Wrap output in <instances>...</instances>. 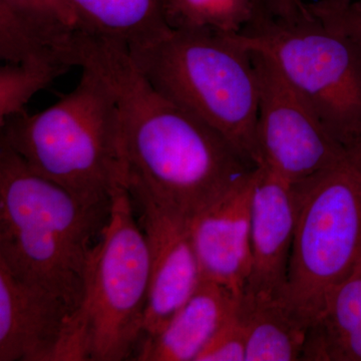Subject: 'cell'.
<instances>
[{"label": "cell", "instance_id": "6", "mask_svg": "<svg viewBox=\"0 0 361 361\" xmlns=\"http://www.w3.org/2000/svg\"><path fill=\"white\" fill-rule=\"evenodd\" d=\"M295 185L298 217L279 299L310 329L361 260V164L349 158Z\"/></svg>", "mask_w": 361, "mask_h": 361}, {"label": "cell", "instance_id": "15", "mask_svg": "<svg viewBox=\"0 0 361 361\" xmlns=\"http://www.w3.org/2000/svg\"><path fill=\"white\" fill-rule=\"evenodd\" d=\"M302 360L361 361V260L308 329Z\"/></svg>", "mask_w": 361, "mask_h": 361}, {"label": "cell", "instance_id": "21", "mask_svg": "<svg viewBox=\"0 0 361 361\" xmlns=\"http://www.w3.org/2000/svg\"><path fill=\"white\" fill-rule=\"evenodd\" d=\"M0 6L40 23L78 27L68 0H0Z\"/></svg>", "mask_w": 361, "mask_h": 361}, {"label": "cell", "instance_id": "22", "mask_svg": "<svg viewBox=\"0 0 361 361\" xmlns=\"http://www.w3.org/2000/svg\"><path fill=\"white\" fill-rule=\"evenodd\" d=\"M263 6L273 16L291 18L302 11L305 4L302 0H263Z\"/></svg>", "mask_w": 361, "mask_h": 361}, {"label": "cell", "instance_id": "3", "mask_svg": "<svg viewBox=\"0 0 361 361\" xmlns=\"http://www.w3.org/2000/svg\"><path fill=\"white\" fill-rule=\"evenodd\" d=\"M82 70L77 87L47 110L1 123L0 144L80 198L110 200L127 180L120 106L104 78Z\"/></svg>", "mask_w": 361, "mask_h": 361}, {"label": "cell", "instance_id": "5", "mask_svg": "<svg viewBox=\"0 0 361 361\" xmlns=\"http://www.w3.org/2000/svg\"><path fill=\"white\" fill-rule=\"evenodd\" d=\"M269 59L310 104L336 141L361 164V44L324 23L307 4L296 16H273L262 6L238 35Z\"/></svg>", "mask_w": 361, "mask_h": 361}, {"label": "cell", "instance_id": "11", "mask_svg": "<svg viewBox=\"0 0 361 361\" xmlns=\"http://www.w3.org/2000/svg\"><path fill=\"white\" fill-rule=\"evenodd\" d=\"M298 210L296 185L258 166L252 197L250 271L243 294L280 298Z\"/></svg>", "mask_w": 361, "mask_h": 361}, {"label": "cell", "instance_id": "19", "mask_svg": "<svg viewBox=\"0 0 361 361\" xmlns=\"http://www.w3.org/2000/svg\"><path fill=\"white\" fill-rule=\"evenodd\" d=\"M246 324L238 303L196 361H246Z\"/></svg>", "mask_w": 361, "mask_h": 361}, {"label": "cell", "instance_id": "18", "mask_svg": "<svg viewBox=\"0 0 361 361\" xmlns=\"http://www.w3.org/2000/svg\"><path fill=\"white\" fill-rule=\"evenodd\" d=\"M68 70V66L49 59L4 63L0 68V125L25 113L30 99Z\"/></svg>", "mask_w": 361, "mask_h": 361}, {"label": "cell", "instance_id": "2", "mask_svg": "<svg viewBox=\"0 0 361 361\" xmlns=\"http://www.w3.org/2000/svg\"><path fill=\"white\" fill-rule=\"evenodd\" d=\"M110 200L80 198L0 144V264L82 308L90 259Z\"/></svg>", "mask_w": 361, "mask_h": 361}, {"label": "cell", "instance_id": "4", "mask_svg": "<svg viewBox=\"0 0 361 361\" xmlns=\"http://www.w3.org/2000/svg\"><path fill=\"white\" fill-rule=\"evenodd\" d=\"M128 51L159 92L260 165L259 84L249 49L232 35L170 28L159 39Z\"/></svg>", "mask_w": 361, "mask_h": 361}, {"label": "cell", "instance_id": "17", "mask_svg": "<svg viewBox=\"0 0 361 361\" xmlns=\"http://www.w3.org/2000/svg\"><path fill=\"white\" fill-rule=\"evenodd\" d=\"M262 6L263 0H166L165 16L172 30L238 35Z\"/></svg>", "mask_w": 361, "mask_h": 361}, {"label": "cell", "instance_id": "10", "mask_svg": "<svg viewBox=\"0 0 361 361\" xmlns=\"http://www.w3.org/2000/svg\"><path fill=\"white\" fill-rule=\"evenodd\" d=\"M130 194L146 236L151 261L142 342L157 336L166 326L203 278L190 236L189 222L163 210L146 197Z\"/></svg>", "mask_w": 361, "mask_h": 361}, {"label": "cell", "instance_id": "14", "mask_svg": "<svg viewBox=\"0 0 361 361\" xmlns=\"http://www.w3.org/2000/svg\"><path fill=\"white\" fill-rule=\"evenodd\" d=\"M80 32L127 49L153 42L170 30L166 0H68Z\"/></svg>", "mask_w": 361, "mask_h": 361}, {"label": "cell", "instance_id": "1", "mask_svg": "<svg viewBox=\"0 0 361 361\" xmlns=\"http://www.w3.org/2000/svg\"><path fill=\"white\" fill-rule=\"evenodd\" d=\"M80 68L96 71L115 92L132 193L190 222L257 168L217 130L149 84L127 47L87 35Z\"/></svg>", "mask_w": 361, "mask_h": 361}, {"label": "cell", "instance_id": "20", "mask_svg": "<svg viewBox=\"0 0 361 361\" xmlns=\"http://www.w3.org/2000/svg\"><path fill=\"white\" fill-rule=\"evenodd\" d=\"M307 4L318 18L348 33L361 44V4L357 0H315Z\"/></svg>", "mask_w": 361, "mask_h": 361}, {"label": "cell", "instance_id": "7", "mask_svg": "<svg viewBox=\"0 0 361 361\" xmlns=\"http://www.w3.org/2000/svg\"><path fill=\"white\" fill-rule=\"evenodd\" d=\"M151 261L126 183L111 194L110 215L92 259L80 320L87 360H134L148 304Z\"/></svg>", "mask_w": 361, "mask_h": 361}, {"label": "cell", "instance_id": "23", "mask_svg": "<svg viewBox=\"0 0 361 361\" xmlns=\"http://www.w3.org/2000/svg\"><path fill=\"white\" fill-rule=\"evenodd\" d=\"M357 1H360V4H361V0H357Z\"/></svg>", "mask_w": 361, "mask_h": 361}, {"label": "cell", "instance_id": "13", "mask_svg": "<svg viewBox=\"0 0 361 361\" xmlns=\"http://www.w3.org/2000/svg\"><path fill=\"white\" fill-rule=\"evenodd\" d=\"M241 296L226 285L202 279L166 326L140 343L134 360L196 361Z\"/></svg>", "mask_w": 361, "mask_h": 361}, {"label": "cell", "instance_id": "9", "mask_svg": "<svg viewBox=\"0 0 361 361\" xmlns=\"http://www.w3.org/2000/svg\"><path fill=\"white\" fill-rule=\"evenodd\" d=\"M84 360L80 310L0 264V361Z\"/></svg>", "mask_w": 361, "mask_h": 361}, {"label": "cell", "instance_id": "8", "mask_svg": "<svg viewBox=\"0 0 361 361\" xmlns=\"http://www.w3.org/2000/svg\"><path fill=\"white\" fill-rule=\"evenodd\" d=\"M252 54L259 84V166L298 184L351 158L277 66Z\"/></svg>", "mask_w": 361, "mask_h": 361}, {"label": "cell", "instance_id": "12", "mask_svg": "<svg viewBox=\"0 0 361 361\" xmlns=\"http://www.w3.org/2000/svg\"><path fill=\"white\" fill-rule=\"evenodd\" d=\"M256 169L189 222L202 278L226 285L240 295L250 271L251 207Z\"/></svg>", "mask_w": 361, "mask_h": 361}, {"label": "cell", "instance_id": "16", "mask_svg": "<svg viewBox=\"0 0 361 361\" xmlns=\"http://www.w3.org/2000/svg\"><path fill=\"white\" fill-rule=\"evenodd\" d=\"M247 329L246 361L302 360L308 329L279 298L242 294Z\"/></svg>", "mask_w": 361, "mask_h": 361}]
</instances>
